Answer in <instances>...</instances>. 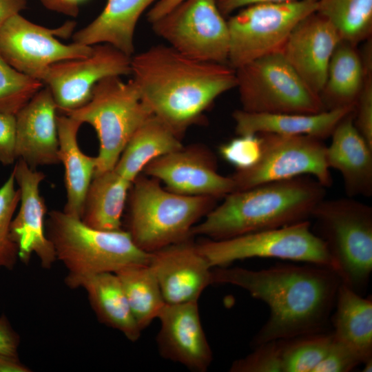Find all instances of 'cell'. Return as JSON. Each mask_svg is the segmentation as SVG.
Wrapping results in <instances>:
<instances>
[{
	"label": "cell",
	"instance_id": "1",
	"mask_svg": "<svg viewBox=\"0 0 372 372\" xmlns=\"http://www.w3.org/2000/svg\"><path fill=\"white\" fill-rule=\"evenodd\" d=\"M342 282L333 269L313 264H280L251 270L215 267L212 283L240 287L265 302L269 316L254 336V347L275 340L324 331Z\"/></svg>",
	"mask_w": 372,
	"mask_h": 372
},
{
	"label": "cell",
	"instance_id": "2",
	"mask_svg": "<svg viewBox=\"0 0 372 372\" xmlns=\"http://www.w3.org/2000/svg\"><path fill=\"white\" fill-rule=\"evenodd\" d=\"M131 70L145 104L180 139L192 125L203 123L219 96L237 85L228 64L196 60L169 45L132 56Z\"/></svg>",
	"mask_w": 372,
	"mask_h": 372
},
{
	"label": "cell",
	"instance_id": "3",
	"mask_svg": "<svg viewBox=\"0 0 372 372\" xmlns=\"http://www.w3.org/2000/svg\"><path fill=\"white\" fill-rule=\"evenodd\" d=\"M327 188L303 175L232 192L192 229L214 240L276 229L311 219Z\"/></svg>",
	"mask_w": 372,
	"mask_h": 372
},
{
	"label": "cell",
	"instance_id": "4",
	"mask_svg": "<svg viewBox=\"0 0 372 372\" xmlns=\"http://www.w3.org/2000/svg\"><path fill=\"white\" fill-rule=\"evenodd\" d=\"M128 197L127 231L147 253L192 238V228L218 200L174 193L158 180L141 174L132 182Z\"/></svg>",
	"mask_w": 372,
	"mask_h": 372
},
{
	"label": "cell",
	"instance_id": "5",
	"mask_svg": "<svg viewBox=\"0 0 372 372\" xmlns=\"http://www.w3.org/2000/svg\"><path fill=\"white\" fill-rule=\"evenodd\" d=\"M45 233L56 260L68 271L65 283L94 273H115L129 265L149 264L150 254L138 248L127 231L96 229L63 211L48 214Z\"/></svg>",
	"mask_w": 372,
	"mask_h": 372
},
{
	"label": "cell",
	"instance_id": "6",
	"mask_svg": "<svg viewBox=\"0 0 372 372\" xmlns=\"http://www.w3.org/2000/svg\"><path fill=\"white\" fill-rule=\"evenodd\" d=\"M311 218L342 282L361 294L372 272V207L349 196L324 198Z\"/></svg>",
	"mask_w": 372,
	"mask_h": 372
},
{
	"label": "cell",
	"instance_id": "7",
	"mask_svg": "<svg viewBox=\"0 0 372 372\" xmlns=\"http://www.w3.org/2000/svg\"><path fill=\"white\" fill-rule=\"evenodd\" d=\"M65 115L95 130L99 141L96 175L115 167L132 136L153 114L132 79L124 82L120 76H112L94 86L85 105Z\"/></svg>",
	"mask_w": 372,
	"mask_h": 372
},
{
	"label": "cell",
	"instance_id": "8",
	"mask_svg": "<svg viewBox=\"0 0 372 372\" xmlns=\"http://www.w3.org/2000/svg\"><path fill=\"white\" fill-rule=\"evenodd\" d=\"M197 245L212 268L251 258H272L322 266L337 273L325 242L313 231L309 220Z\"/></svg>",
	"mask_w": 372,
	"mask_h": 372
},
{
	"label": "cell",
	"instance_id": "9",
	"mask_svg": "<svg viewBox=\"0 0 372 372\" xmlns=\"http://www.w3.org/2000/svg\"><path fill=\"white\" fill-rule=\"evenodd\" d=\"M235 70L243 111L315 114L325 110L320 96L304 82L282 52L262 56Z\"/></svg>",
	"mask_w": 372,
	"mask_h": 372
},
{
	"label": "cell",
	"instance_id": "10",
	"mask_svg": "<svg viewBox=\"0 0 372 372\" xmlns=\"http://www.w3.org/2000/svg\"><path fill=\"white\" fill-rule=\"evenodd\" d=\"M318 0L247 6L227 21V64L236 70L262 56L281 52L294 27L317 10Z\"/></svg>",
	"mask_w": 372,
	"mask_h": 372
},
{
	"label": "cell",
	"instance_id": "11",
	"mask_svg": "<svg viewBox=\"0 0 372 372\" xmlns=\"http://www.w3.org/2000/svg\"><path fill=\"white\" fill-rule=\"evenodd\" d=\"M258 134L261 140L260 158L252 167L236 170L230 176L235 191L303 175L314 177L326 188L332 185L324 140L308 135Z\"/></svg>",
	"mask_w": 372,
	"mask_h": 372
},
{
	"label": "cell",
	"instance_id": "12",
	"mask_svg": "<svg viewBox=\"0 0 372 372\" xmlns=\"http://www.w3.org/2000/svg\"><path fill=\"white\" fill-rule=\"evenodd\" d=\"M151 24L156 35L182 54L227 64L229 28L217 0H183Z\"/></svg>",
	"mask_w": 372,
	"mask_h": 372
},
{
	"label": "cell",
	"instance_id": "13",
	"mask_svg": "<svg viewBox=\"0 0 372 372\" xmlns=\"http://www.w3.org/2000/svg\"><path fill=\"white\" fill-rule=\"evenodd\" d=\"M75 27L74 21H68L49 28L17 14L0 27V56L17 71L42 81L51 65L92 53L93 45L64 44L57 39L69 38Z\"/></svg>",
	"mask_w": 372,
	"mask_h": 372
},
{
	"label": "cell",
	"instance_id": "14",
	"mask_svg": "<svg viewBox=\"0 0 372 372\" xmlns=\"http://www.w3.org/2000/svg\"><path fill=\"white\" fill-rule=\"evenodd\" d=\"M131 61L132 56L109 44H97L86 57L51 65L42 82L50 89L59 114H67L85 105L103 79L131 74Z\"/></svg>",
	"mask_w": 372,
	"mask_h": 372
},
{
	"label": "cell",
	"instance_id": "15",
	"mask_svg": "<svg viewBox=\"0 0 372 372\" xmlns=\"http://www.w3.org/2000/svg\"><path fill=\"white\" fill-rule=\"evenodd\" d=\"M143 172L178 194L218 200L235 191L234 180L217 172L216 156L201 144L183 146L160 156L148 163Z\"/></svg>",
	"mask_w": 372,
	"mask_h": 372
},
{
	"label": "cell",
	"instance_id": "16",
	"mask_svg": "<svg viewBox=\"0 0 372 372\" xmlns=\"http://www.w3.org/2000/svg\"><path fill=\"white\" fill-rule=\"evenodd\" d=\"M12 173L20 192L19 209L10 225L12 237L18 247L19 260L28 263L34 254L42 267L50 269L56 258L45 233L47 207L39 192L45 175L30 168L20 158Z\"/></svg>",
	"mask_w": 372,
	"mask_h": 372
},
{
	"label": "cell",
	"instance_id": "17",
	"mask_svg": "<svg viewBox=\"0 0 372 372\" xmlns=\"http://www.w3.org/2000/svg\"><path fill=\"white\" fill-rule=\"evenodd\" d=\"M149 254V265L166 304L198 302L212 284V267L192 238Z\"/></svg>",
	"mask_w": 372,
	"mask_h": 372
},
{
	"label": "cell",
	"instance_id": "18",
	"mask_svg": "<svg viewBox=\"0 0 372 372\" xmlns=\"http://www.w3.org/2000/svg\"><path fill=\"white\" fill-rule=\"evenodd\" d=\"M341 40L333 25L316 11L294 27L281 52L304 82L320 96L331 58Z\"/></svg>",
	"mask_w": 372,
	"mask_h": 372
},
{
	"label": "cell",
	"instance_id": "19",
	"mask_svg": "<svg viewBox=\"0 0 372 372\" xmlns=\"http://www.w3.org/2000/svg\"><path fill=\"white\" fill-rule=\"evenodd\" d=\"M158 318L161 329L156 342L161 355L191 371H206L213 355L201 324L198 302L165 304Z\"/></svg>",
	"mask_w": 372,
	"mask_h": 372
},
{
	"label": "cell",
	"instance_id": "20",
	"mask_svg": "<svg viewBox=\"0 0 372 372\" xmlns=\"http://www.w3.org/2000/svg\"><path fill=\"white\" fill-rule=\"evenodd\" d=\"M57 107L48 87L17 113L16 154L32 169L60 163Z\"/></svg>",
	"mask_w": 372,
	"mask_h": 372
},
{
	"label": "cell",
	"instance_id": "21",
	"mask_svg": "<svg viewBox=\"0 0 372 372\" xmlns=\"http://www.w3.org/2000/svg\"><path fill=\"white\" fill-rule=\"evenodd\" d=\"M354 110L336 125L327 147L329 169L338 171L349 197L372 195V146L360 134L353 123Z\"/></svg>",
	"mask_w": 372,
	"mask_h": 372
},
{
	"label": "cell",
	"instance_id": "22",
	"mask_svg": "<svg viewBox=\"0 0 372 372\" xmlns=\"http://www.w3.org/2000/svg\"><path fill=\"white\" fill-rule=\"evenodd\" d=\"M354 107L324 110L315 114H264L236 110L232 114L237 135L272 133L308 135L324 140L330 137L338 123Z\"/></svg>",
	"mask_w": 372,
	"mask_h": 372
},
{
	"label": "cell",
	"instance_id": "23",
	"mask_svg": "<svg viewBox=\"0 0 372 372\" xmlns=\"http://www.w3.org/2000/svg\"><path fill=\"white\" fill-rule=\"evenodd\" d=\"M157 1L107 0L98 17L73 34V42L90 46L107 43L132 56L138 21L148 7Z\"/></svg>",
	"mask_w": 372,
	"mask_h": 372
},
{
	"label": "cell",
	"instance_id": "24",
	"mask_svg": "<svg viewBox=\"0 0 372 372\" xmlns=\"http://www.w3.org/2000/svg\"><path fill=\"white\" fill-rule=\"evenodd\" d=\"M68 287L82 288L99 321L136 341L142 330L129 306L121 282L115 273L102 272L66 282Z\"/></svg>",
	"mask_w": 372,
	"mask_h": 372
},
{
	"label": "cell",
	"instance_id": "25",
	"mask_svg": "<svg viewBox=\"0 0 372 372\" xmlns=\"http://www.w3.org/2000/svg\"><path fill=\"white\" fill-rule=\"evenodd\" d=\"M81 125L70 116H57L59 157L64 166L67 197L63 211L79 218L96 169V156L85 154L78 145L77 133Z\"/></svg>",
	"mask_w": 372,
	"mask_h": 372
},
{
	"label": "cell",
	"instance_id": "26",
	"mask_svg": "<svg viewBox=\"0 0 372 372\" xmlns=\"http://www.w3.org/2000/svg\"><path fill=\"white\" fill-rule=\"evenodd\" d=\"M332 317L333 338L363 360L372 358V300L341 282ZM362 363V364H363Z\"/></svg>",
	"mask_w": 372,
	"mask_h": 372
},
{
	"label": "cell",
	"instance_id": "27",
	"mask_svg": "<svg viewBox=\"0 0 372 372\" xmlns=\"http://www.w3.org/2000/svg\"><path fill=\"white\" fill-rule=\"evenodd\" d=\"M132 183L114 168L94 175L84 199L83 223L103 231L121 229V218Z\"/></svg>",
	"mask_w": 372,
	"mask_h": 372
},
{
	"label": "cell",
	"instance_id": "28",
	"mask_svg": "<svg viewBox=\"0 0 372 372\" xmlns=\"http://www.w3.org/2000/svg\"><path fill=\"white\" fill-rule=\"evenodd\" d=\"M183 146L181 139L152 115L132 136L114 169L132 183L151 161Z\"/></svg>",
	"mask_w": 372,
	"mask_h": 372
},
{
	"label": "cell",
	"instance_id": "29",
	"mask_svg": "<svg viewBox=\"0 0 372 372\" xmlns=\"http://www.w3.org/2000/svg\"><path fill=\"white\" fill-rule=\"evenodd\" d=\"M357 47L343 40L336 46L320 94L325 110L355 107L366 74Z\"/></svg>",
	"mask_w": 372,
	"mask_h": 372
},
{
	"label": "cell",
	"instance_id": "30",
	"mask_svg": "<svg viewBox=\"0 0 372 372\" xmlns=\"http://www.w3.org/2000/svg\"><path fill=\"white\" fill-rule=\"evenodd\" d=\"M132 313L143 331L165 305L158 280L149 264L126 266L115 272Z\"/></svg>",
	"mask_w": 372,
	"mask_h": 372
},
{
	"label": "cell",
	"instance_id": "31",
	"mask_svg": "<svg viewBox=\"0 0 372 372\" xmlns=\"http://www.w3.org/2000/svg\"><path fill=\"white\" fill-rule=\"evenodd\" d=\"M316 12L328 19L342 40L358 45L372 33V0H318Z\"/></svg>",
	"mask_w": 372,
	"mask_h": 372
},
{
	"label": "cell",
	"instance_id": "32",
	"mask_svg": "<svg viewBox=\"0 0 372 372\" xmlns=\"http://www.w3.org/2000/svg\"><path fill=\"white\" fill-rule=\"evenodd\" d=\"M333 341V333H311L284 340L283 372H313Z\"/></svg>",
	"mask_w": 372,
	"mask_h": 372
},
{
	"label": "cell",
	"instance_id": "33",
	"mask_svg": "<svg viewBox=\"0 0 372 372\" xmlns=\"http://www.w3.org/2000/svg\"><path fill=\"white\" fill-rule=\"evenodd\" d=\"M43 85L13 68L0 56V112L16 115Z\"/></svg>",
	"mask_w": 372,
	"mask_h": 372
},
{
	"label": "cell",
	"instance_id": "34",
	"mask_svg": "<svg viewBox=\"0 0 372 372\" xmlns=\"http://www.w3.org/2000/svg\"><path fill=\"white\" fill-rule=\"evenodd\" d=\"M15 184L11 173L0 187V271L13 269L19 260L18 247L10 231L11 222L20 200L19 189Z\"/></svg>",
	"mask_w": 372,
	"mask_h": 372
},
{
	"label": "cell",
	"instance_id": "35",
	"mask_svg": "<svg viewBox=\"0 0 372 372\" xmlns=\"http://www.w3.org/2000/svg\"><path fill=\"white\" fill-rule=\"evenodd\" d=\"M284 340H271L254 347L247 356L236 360L231 372H283Z\"/></svg>",
	"mask_w": 372,
	"mask_h": 372
},
{
	"label": "cell",
	"instance_id": "36",
	"mask_svg": "<svg viewBox=\"0 0 372 372\" xmlns=\"http://www.w3.org/2000/svg\"><path fill=\"white\" fill-rule=\"evenodd\" d=\"M261 150L260 138L253 134L238 135L218 149L220 156L236 170H245L255 165L260 158Z\"/></svg>",
	"mask_w": 372,
	"mask_h": 372
},
{
	"label": "cell",
	"instance_id": "37",
	"mask_svg": "<svg viewBox=\"0 0 372 372\" xmlns=\"http://www.w3.org/2000/svg\"><path fill=\"white\" fill-rule=\"evenodd\" d=\"M365 79L354 107L353 123L362 137L372 146V61L363 63Z\"/></svg>",
	"mask_w": 372,
	"mask_h": 372
},
{
	"label": "cell",
	"instance_id": "38",
	"mask_svg": "<svg viewBox=\"0 0 372 372\" xmlns=\"http://www.w3.org/2000/svg\"><path fill=\"white\" fill-rule=\"evenodd\" d=\"M362 363L354 351L333 336L328 351L313 372H349Z\"/></svg>",
	"mask_w": 372,
	"mask_h": 372
},
{
	"label": "cell",
	"instance_id": "39",
	"mask_svg": "<svg viewBox=\"0 0 372 372\" xmlns=\"http://www.w3.org/2000/svg\"><path fill=\"white\" fill-rule=\"evenodd\" d=\"M17 119L13 114L0 112V163L10 165L16 154Z\"/></svg>",
	"mask_w": 372,
	"mask_h": 372
},
{
	"label": "cell",
	"instance_id": "40",
	"mask_svg": "<svg viewBox=\"0 0 372 372\" xmlns=\"http://www.w3.org/2000/svg\"><path fill=\"white\" fill-rule=\"evenodd\" d=\"M19 335L13 330L7 318L0 317V353L18 357Z\"/></svg>",
	"mask_w": 372,
	"mask_h": 372
},
{
	"label": "cell",
	"instance_id": "41",
	"mask_svg": "<svg viewBox=\"0 0 372 372\" xmlns=\"http://www.w3.org/2000/svg\"><path fill=\"white\" fill-rule=\"evenodd\" d=\"M298 0H217L218 8L225 17L249 5L262 3H284Z\"/></svg>",
	"mask_w": 372,
	"mask_h": 372
},
{
	"label": "cell",
	"instance_id": "42",
	"mask_svg": "<svg viewBox=\"0 0 372 372\" xmlns=\"http://www.w3.org/2000/svg\"><path fill=\"white\" fill-rule=\"evenodd\" d=\"M28 0H0V27L13 16L20 14Z\"/></svg>",
	"mask_w": 372,
	"mask_h": 372
},
{
	"label": "cell",
	"instance_id": "43",
	"mask_svg": "<svg viewBox=\"0 0 372 372\" xmlns=\"http://www.w3.org/2000/svg\"><path fill=\"white\" fill-rule=\"evenodd\" d=\"M183 0H158L152 7L147 13V19L152 23L155 21L169 10L173 9L176 6L179 4Z\"/></svg>",
	"mask_w": 372,
	"mask_h": 372
},
{
	"label": "cell",
	"instance_id": "44",
	"mask_svg": "<svg viewBox=\"0 0 372 372\" xmlns=\"http://www.w3.org/2000/svg\"><path fill=\"white\" fill-rule=\"evenodd\" d=\"M31 370L21 363L18 357L0 353V372H30Z\"/></svg>",
	"mask_w": 372,
	"mask_h": 372
},
{
	"label": "cell",
	"instance_id": "45",
	"mask_svg": "<svg viewBox=\"0 0 372 372\" xmlns=\"http://www.w3.org/2000/svg\"><path fill=\"white\" fill-rule=\"evenodd\" d=\"M55 12L71 17H76L79 13L80 4L88 0H54Z\"/></svg>",
	"mask_w": 372,
	"mask_h": 372
},
{
	"label": "cell",
	"instance_id": "46",
	"mask_svg": "<svg viewBox=\"0 0 372 372\" xmlns=\"http://www.w3.org/2000/svg\"><path fill=\"white\" fill-rule=\"evenodd\" d=\"M363 372H371L372 371V358L368 359L363 364Z\"/></svg>",
	"mask_w": 372,
	"mask_h": 372
}]
</instances>
